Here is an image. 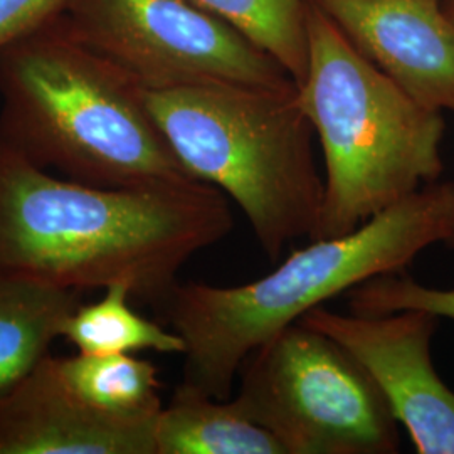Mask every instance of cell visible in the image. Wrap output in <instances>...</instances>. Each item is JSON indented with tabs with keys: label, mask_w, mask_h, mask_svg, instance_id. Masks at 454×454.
I'll return each mask as SVG.
<instances>
[{
	"label": "cell",
	"mask_w": 454,
	"mask_h": 454,
	"mask_svg": "<svg viewBox=\"0 0 454 454\" xmlns=\"http://www.w3.org/2000/svg\"><path fill=\"white\" fill-rule=\"evenodd\" d=\"M232 227L211 184L101 187L54 176L0 140V275L78 293L127 285L133 300L163 305L182 266Z\"/></svg>",
	"instance_id": "1"
},
{
	"label": "cell",
	"mask_w": 454,
	"mask_h": 454,
	"mask_svg": "<svg viewBox=\"0 0 454 454\" xmlns=\"http://www.w3.org/2000/svg\"><path fill=\"white\" fill-rule=\"evenodd\" d=\"M453 227L454 182H434L348 234L311 239L253 283H177L163 307L185 343L180 384L226 401L253 350L328 300L375 276L404 271Z\"/></svg>",
	"instance_id": "2"
},
{
	"label": "cell",
	"mask_w": 454,
	"mask_h": 454,
	"mask_svg": "<svg viewBox=\"0 0 454 454\" xmlns=\"http://www.w3.org/2000/svg\"><path fill=\"white\" fill-rule=\"evenodd\" d=\"M0 140L35 165L101 187L195 180L146 106L145 88L58 17L0 52Z\"/></svg>",
	"instance_id": "3"
},
{
	"label": "cell",
	"mask_w": 454,
	"mask_h": 454,
	"mask_svg": "<svg viewBox=\"0 0 454 454\" xmlns=\"http://www.w3.org/2000/svg\"><path fill=\"white\" fill-rule=\"evenodd\" d=\"M145 99L187 174L239 206L268 258L317 238L325 179L296 84H192L145 90Z\"/></svg>",
	"instance_id": "4"
},
{
	"label": "cell",
	"mask_w": 454,
	"mask_h": 454,
	"mask_svg": "<svg viewBox=\"0 0 454 454\" xmlns=\"http://www.w3.org/2000/svg\"><path fill=\"white\" fill-rule=\"evenodd\" d=\"M309 71L298 86L325 159L315 239L356 231L442 174V114L426 108L309 0Z\"/></svg>",
	"instance_id": "5"
},
{
	"label": "cell",
	"mask_w": 454,
	"mask_h": 454,
	"mask_svg": "<svg viewBox=\"0 0 454 454\" xmlns=\"http://www.w3.org/2000/svg\"><path fill=\"white\" fill-rule=\"evenodd\" d=\"M232 403L286 454H392L399 429L371 375L341 345L294 324L253 350Z\"/></svg>",
	"instance_id": "6"
},
{
	"label": "cell",
	"mask_w": 454,
	"mask_h": 454,
	"mask_svg": "<svg viewBox=\"0 0 454 454\" xmlns=\"http://www.w3.org/2000/svg\"><path fill=\"white\" fill-rule=\"evenodd\" d=\"M61 19L145 90L296 84L271 56L191 0H69Z\"/></svg>",
	"instance_id": "7"
},
{
	"label": "cell",
	"mask_w": 454,
	"mask_h": 454,
	"mask_svg": "<svg viewBox=\"0 0 454 454\" xmlns=\"http://www.w3.org/2000/svg\"><path fill=\"white\" fill-rule=\"evenodd\" d=\"M300 324L341 345L371 375L419 454H454V390L439 377L431 340L439 317L422 309L386 315L317 307Z\"/></svg>",
	"instance_id": "8"
},
{
	"label": "cell",
	"mask_w": 454,
	"mask_h": 454,
	"mask_svg": "<svg viewBox=\"0 0 454 454\" xmlns=\"http://www.w3.org/2000/svg\"><path fill=\"white\" fill-rule=\"evenodd\" d=\"M409 97L454 114V20L433 0H309Z\"/></svg>",
	"instance_id": "9"
},
{
	"label": "cell",
	"mask_w": 454,
	"mask_h": 454,
	"mask_svg": "<svg viewBox=\"0 0 454 454\" xmlns=\"http://www.w3.org/2000/svg\"><path fill=\"white\" fill-rule=\"evenodd\" d=\"M155 429L84 406L48 356L0 406V454H157Z\"/></svg>",
	"instance_id": "10"
},
{
	"label": "cell",
	"mask_w": 454,
	"mask_h": 454,
	"mask_svg": "<svg viewBox=\"0 0 454 454\" xmlns=\"http://www.w3.org/2000/svg\"><path fill=\"white\" fill-rule=\"evenodd\" d=\"M80 293L0 275V406L51 356Z\"/></svg>",
	"instance_id": "11"
},
{
	"label": "cell",
	"mask_w": 454,
	"mask_h": 454,
	"mask_svg": "<svg viewBox=\"0 0 454 454\" xmlns=\"http://www.w3.org/2000/svg\"><path fill=\"white\" fill-rule=\"evenodd\" d=\"M155 446L157 454H286L270 431L247 419L232 401L182 384L157 419Z\"/></svg>",
	"instance_id": "12"
},
{
	"label": "cell",
	"mask_w": 454,
	"mask_h": 454,
	"mask_svg": "<svg viewBox=\"0 0 454 454\" xmlns=\"http://www.w3.org/2000/svg\"><path fill=\"white\" fill-rule=\"evenodd\" d=\"M54 372L84 406L121 422H157L163 404L157 367L135 356L56 358Z\"/></svg>",
	"instance_id": "13"
},
{
	"label": "cell",
	"mask_w": 454,
	"mask_h": 454,
	"mask_svg": "<svg viewBox=\"0 0 454 454\" xmlns=\"http://www.w3.org/2000/svg\"><path fill=\"white\" fill-rule=\"evenodd\" d=\"M131 300L127 285L108 286L98 301L71 311L61 339L86 356H135L145 350L184 356L185 343L179 333L138 315Z\"/></svg>",
	"instance_id": "14"
},
{
	"label": "cell",
	"mask_w": 454,
	"mask_h": 454,
	"mask_svg": "<svg viewBox=\"0 0 454 454\" xmlns=\"http://www.w3.org/2000/svg\"><path fill=\"white\" fill-rule=\"evenodd\" d=\"M271 56L296 86L307 78L309 0H191Z\"/></svg>",
	"instance_id": "15"
},
{
	"label": "cell",
	"mask_w": 454,
	"mask_h": 454,
	"mask_svg": "<svg viewBox=\"0 0 454 454\" xmlns=\"http://www.w3.org/2000/svg\"><path fill=\"white\" fill-rule=\"evenodd\" d=\"M348 309L357 315H386L401 309H422L454 322V290L429 288L404 271L375 276L347 292Z\"/></svg>",
	"instance_id": "16"
},
{
	"label": "cell",
	"mask_w": 454,
	"mask_h": 454,
	"mask_svg": "<svg viewBox=\"0 0 454 454\" xmlns=\"http://www.w3.org/2000/svg\"><path fill=\"white\" fill-rule=\"evenodd\" d=\"M69 0H0V52L65 14Z\"/></svg>",
	"instance_id": "17"
},
{
	"label": "cell",
	"mask_w": 454,
	"mask_h": 454,
	"mask_svg": "<svg viewBox=\"0 0 454 454\" xmlns=\"http://www.w3.org/2000/svg\"><path fill=\"white\" fill-rule=\"evenodd\" d=\"M441 5H442V9H444V12L454 20V0H442Z\"/></svg>",
	"instance_id": "18"
},
{
	"label": "cell",
	"mask_w": 454,
	"mask_h": 454,
	"mask_svg": "<svg viewBox=\"0 0 454 454\" xmlns=\"http://www.w3.org/2000/svg\"><path fill=\"white\" fill-rule=\"evenodd\" d=\"M442 244H446V246H448V247H451V249H454V227H453V231H451V232H450V236H448V238H446V241H444V243Z\"/></svg>",
	"instance_id": "19"
},
{
	"label": "cell",
	"mask_w": 454,
	"mask_h": 454,
	"mask_svg": "<svg viewBox=\"0 0 454 454\" xmlns=\"http://www.w3.org/2000/svg\"><path fill=\"white\" fill-rule=\"evenodd\" d=\"M433 2H439V4H441V2H442V0H433Z\"/></svg>",
	"instance_id": "20"
}]
</instances>
